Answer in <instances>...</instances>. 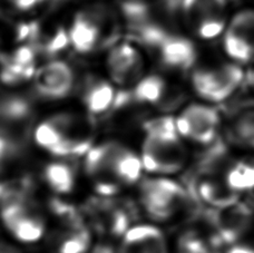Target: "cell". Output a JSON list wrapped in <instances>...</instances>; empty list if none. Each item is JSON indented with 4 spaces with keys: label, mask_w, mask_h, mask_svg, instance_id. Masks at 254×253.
I'll use <instances>...</instances> for the list:
<instances>
[{
    "label": "cell",
    "mask_w": 254,
    "mask_h": 253,
    "mask_svg": "<svg viewBox=\"0 0 254 253\" xmlns=\"http://www.w3.org/2000/svg\"><path fill=\"white\" fill-rule=\"evenodd\" d=\"M85 170L99 195L114 196L122 184L137 182L143 164L133 151L120 143L108 142L87 152Z\"/></svg>",
    "instance_id": "obj_1"
},
{
    "label": "cell",
    "mask_w": 254,
    "mask_h": 253,
    "mask_svg": "<svg viewBox=\"0 0 254 253\" xmlns=\"http://www.w3.org/2000/svg\"><path fill=\"white\" fill-rule=\"evenodd\" d=\"M142 146L143 169L149 173L173 174L184 168L188 152L176 129L175 119L163 116L145 125Z\"/></svg>",
    "instance_id": "obj_2"
},
{
    "label": "cell",
    "mask_w": 254,
    "mask_h": 253,
    "mask_svg": "<svg viewBox=\"0 0 254 253\" xmlns=\"http://www.w3.org/2000/svg\"><path fill=\"white\" fill-rule=\"evenodd\" d=\"M80 211L87 225L99 234L112 237L124 236L136 216L135 206L130 202L112 196L90 197Z\"/></svg>",
    "instance_id": "obj_3"
},
{
    "label": "cell",
    "mask_w": 254,
    "mask_h": 253,
    "mask_svg": "<svg viewBox=\"0 0 254 253\" xmlns=\"http://www.w3.org/2000/svg\"><path fill=\"white\" fill-rule=\"evenodd\" d=\"M192 197L185 187L173 180L156 178L140 183V203L156 221H166L190 204Z\"/></svg>",
    "instance_id": "obj_4"
},
{
    "label": "cell",
    "mask_w": 254,
    "mask_h": 253,
    "mask_svg": "<svg viewBox=\"0 0 254 253\" xmlns=\"http://www.w3.org/2000/svg\"><path fill=\"white\" fill-rule=\"evenodd\" d=\"M243 80V71L237 63L202 67L192 75V85L199 97L221 103L237 92Z\"/></svg>",
    "instance_id": "obj_5"
},
{
    "label": "cell",
    "mask_w": 254,
    "mask_h": 253,
    "mask_svg": "<svg viewBox=\"0 0 254 253\" xmlns=\"http://www.w3.org/2000/svg\"><path fill=\"white\" fill-rule=\"evenodd\" d=\"M182 10L190 31L202 39L219 37L229 21L226 0H183Z\"/></svg>",
    "instance_id": "obj_6"
},
{
    "label": "cell",
    "mask_w": 254,
    "mask_h": 253,
    "mask_svg": "<svg viewBox=\"0 0 254 253\" xmlns=\"http://www.w3.org/2000/svg\"><path fill=\"white\" fill-rule=\"evenodd\" d=\"M0 219L17 240L26 243L40 240L46 228L42 212L33 198L3 203L0 206Z\"/></svg>",
    "instance_id": "obj_7"
},
{
    "label": "cell",
    "mask_w": 254,
    "mask_h": 253,
    "mask_svg": "<svg viewBox=\"0 0 254 253\" xmlns=\"http://www.w3.org/2000/svg\"><path fill=\"white\" fill-rule=\"evenodd\" d=\"M178 133L182 138L197 144H210L220 129L219 113L206 104H190L175 117Z\"/></svg>",
    "instance_id": "obj_8"
},
{
    "label": "cell",
    "mask_w": 254,
    "mask_h": 253,
    "mask_svg": "<svg viewBox=\"0 0 254 253\" xmlns=\"http://www.w3.org/2000/svg\"><path fill=\"white\" fill-rule=\"evenodd\" d=\"M223 47L237 64L254 60V9H246L229 19L223 31Z\"/></svg>",
    "instance_id": "obj_9"
},
{
    "label": "cell",
    "mask_w": 254,
    "mask_h": 253,
    "mask_svg": "<svg viewBox=\"0 0 254 253\" xmlns=\"http://www.w3.org/2000/svg\"><path fill=\"white\" fill-rule=\"evenodd\" d=\"M206 216L215 230L217 241L234 243L250 229L253 221V211L250 206L238 201L221 209L207 211Z\"/></svg>",
    "instance_id": "obj_10"
},
{
    "label": "cell",
    "mask_w": 254,
    "mask_h": 253,
    "mask_svg": "<svg viewBox=\"0 0 254 253\" xmlns=\"http://www.w3.org/2000/svg\"><path fill=\"white\" fill-rule=\"evenodd\" d=\"M112 80L121 86L137 84L143 78L144 58L131 44H120L112 49L107 58Z\"/></svg>",
    "instance_id": "obj_11"
},
{
    "label": "cell",
    "mask_w": 254,
    "mask_h": 253,
    "mask_svg": "<svg viewBox=\"0 0 254 253\" xmlns=\"http://www.w3.org/2000/svg\"><path fill=\"white\" fill-rule=\"evenodd\" d=\"M74 84L71 68L64 62H51L37 70L35 85L37 92L47 98H62L70 92Z\"/></svg>",
    "instance_id": "obj_12"
},
{
    "label": "cell",
    "mask_w": 254,
    "mask_h": 253,
    "mask_svg": "<svg viewBox=\"0 0 254 253\" xmlns=\"http://www.w3.org/2000/svg\"><path fill=\"white\" fill-rule=\"evenodd\" d=\"M116 253H169L164 234L154 225L140 224L130 228L123 236Z\"/></svg>",
    "instance_id": "obj_13"
},
{
    "label": "cell",
    "mask_w": 254,
    "mask_h": 253,
    "mask_svg": "<svg viewBox=\"0 0 254 253\" xmlns=\"http://www.w3.org/2000/svg\"><path fill=\"white\" fill-rule=\"evenodd\" d=\"M52 253H86L90 246L88 225H62L48 238Z\"/></svg>",
    "instance_id": "obj_14"
},
{
    "label": "cell",
    "mask_w": 254,
    "mask_h": 253,
    "mask_svg": "<svg viewBox=\"0 0 254 253\" xmlns=\"http://www.w3.org/2000/svg\"><path fill=\"white\" fill-rule=\"evenodd\" d=\"M226 133L238 145L254 148V102L240 104L226 122Z\"/></svg>",
    "instance_id": "obj_15"
},
{
    "label": "cell",
    "mask_w": 254,
    "mask_h": 253,
    "mask_svg": "<svg viewBox=\"0 0 254 253\" xmlns=\"http://www.w3.org/2000/svg\"><path fill=\"white\" fill-rule=\"evenodd\" d=\"M102 36L101 26L97 24L94 17L86 13L76 16L74 22L68 31L69 44L77 52L89 53L98 44Z\"/></svg>",
    "instance_id": "obj_16"
},
{
    "label": "cell",
    "mask_w": 254,
    "mask_h": 253,
    "mask_svg": "<svg viewBox=\"0 0 254 253\" xmlns=\"http://www.w3.org/2000/svg\"><path fill=\"white\" fill-rule=\"evenodd\" d=\"M35 139L39 146L57 156H68L64 130L56 117L40 124L35 130Z\"/></svg>",
    "instance_id": "obj_17"
},
{
    "label": "cell",
    "mask_w": 254,
    "mask_h": 253,
    "mask_svg": "<svg viewBox=\"0 0 254 253\" xmlns=\"http://www.w3.org/2000/svg\"><path fill=\"white\" fill-rule=\"evenodd\" d=\"M161 56L166 65L174 68L187 69L194 63L195 51L188 40L175 37L163 44Z\"/></svg>",
    "instance_id": "obj_18"
},
{
    "label": "cell",
    "mask_w": 254,
    "mask_h": 253,
    "mask_svg": "<svg viewBox=\"0 0 254 253\" xmlns=\"http://www.w3.org/2000/svg\"><path fill=\"white\" fill-rule=\"evenodd\" d=\"M116 97L114 87L110 83L98 80L86 89L84 103L90 114L98 115L114 106Z\"/></svg>",
    "instance_id": "obj_19"
},
{
    "label": "cell",
    "mask_w": 254,
    "mask_h": 253,
    "mask_svg": "<svg viewBox=\"0 0 254 253\" xmlns=\"http://www.w3.org/2000/svg\"><path fill=\"white\" fill-rule=\"evenodd\" d=\"M134 95L139 102L160 105L169 96V86L158 76H148L143 77L135 85Z\"/></svg>",
    "instance_id": "obj_20"
},
{
    "label": "cell",
    "mask_w": 254,
    "mask_h": 253,
    "mask_svg": "<svg viewBox=\"0 0 254 253\" xmlns=\"http://www.w3.org/2000/svg\"><path fill=\"white\" fill-rule=\"evenodd\" d=\"M48 187L58 194H68L75 188V172L65 163H52L44 171Z\"/></svg>",
    "instance_id": "obj_21"
},
{
    "label": "cell",
    "mask_w": 254,
    "mask_h": 253,
    "mask_svg": "<svg viewBox=\"0 0 254 253\" xmlns=\"http://www.w3.org/2000/svg\"><path fill=\"white\" fill-rule=\"evenodd\" d=\"M30 114V106L24 98L9 97L0 101V124L13 126L22 123Z\"/></svg>",
    "instance_id": "obj_22"
},
{
    "label": "cell",
    "mask_w": 254,
    "mask_h": 253,
    "mask_svg": "<svg viewBox=\"0 0 254 253\" xmlns=\"http://www.w3.org/2000/svg\"><path fill=\"white\" fill-rule=\"evenodd\" d=\"M225 183L233 192L253 191L254 190V164L240 162L228 171Z\"/></svg>",
    "instance_id": "obj_23"
},
{
    "label": "cell",
    "mask_w": 254,
    "mask_h": 253,
    "mask_svg": "<svg viewBox=\"0 0 254 253\" xmlns=\"http://www.w3.org/2000/svg\"><path fill=\"white\" fill-rule=\"evenodd\" d=\"M180 253H217L213 243L197 237L195 233L184 234L180 241Z\"/></svg>",
    "instance_id": "obj_24"
},
{
    "label": "cell",
    "mask_w": 254,
    "mask_h": 253,
    "mask_svg": "<svg viewBox=\"0 0 254 253\" xmlns=\"http://www.w3.org/2000/svg\"><path fill=\"white\" fill-rule=\"evenodd\" d=\"M69 44V37H68V33H66L64 29H58L53 35L49 36L46 39L42 47L43 51L47 54H56L58 52L63 51L67 45Z\"/></svg>",
    "instance_id": "obj_25"
},
{
    "label": "cell",
    "mask_w": 254,
    "mask_h": 253,
    "mask_svg": "<svg viewBox=\"0 0 254 253\" xmlns=\"http://www.w3.org/2000/svg\"><path fill=\"white\" fill-rule=\"evenodd\" d=\"M10 1L15 4L18 9L21 10H27V9H31L35 6H37L43 0H10Z\"/></svg>",
    "instance_id": "obj_26"
},
{
    "label": "cell",
    "mask_w": 254,
    "mask_h": 253,
    "mask_svg": "<svg viewBox=\"0 0 254 253\" xmlns=\"http://www.w3.org/2000/svg\"><path fill=\"white\" fill-rule=\"evenodd\" d=\"M228 253H254V249L247 246H235L231 248Z\"/></svg>",
    "instance_id": "obj_27"
},
{
    "label": "cell",
    "mask_w": 254,
    "mask_h": 253,
    "mask_svg": "<svg viewBox=\"0 0 254 253\" xmlns=\"http://www.w3.org/2000/svg\"><path fill=\"white\" fill-rule=\"evenodd\" d=\"M92 253H116L113 248L106 245H99L92 251Z\"/></svg>",
    "instance_id": "obj_28"
},
{
    "label": "cell",
    "mask_w": 254,
    "mask_h": 253,
    "mask_svg": "<svg viewBox=\"0 0 254 253\" xmlns=\"http://www.w3.org/2000/svg\"><path fill=\"white\" fill-rule=\"evenodd\" d=\"M0 253H16V251L7 246H0Z\"/></svg>",
    "instance_id": "obj_29"
},
{
    "label": "cell",
    "mask_w": 254,
    "mask_h": 253,
    "mask_svg": "<svg viewBox=\"0 0 254 253\" xmlns=\"http://www.w3.org/2000/svg\"><path fill=\"white\" fill-rule=\"evenodd\" d=\"M251 193H252V195H253V198H254V190H253V191H251Z\"/></svg>",
    "instance_id": "obj_30"
}]
</instances>
